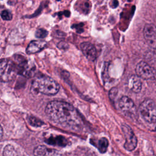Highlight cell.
<instances>
[{"label":"cell","instance_id":"9","mask_svg":"<svg viewBox=\"0 0 156 156\" xmlns=\"http://www.w3.org/2000/svg\"><path fill=\"white\" fill-rule=\"evenodd\" d=\"M80 49L83 55L90 60H93L96 58L97 55L96 49L94 46L90 42L85 41L80 44Z\"/></svg>","mask_w":156,"mask_h":156},{"label":"cell","instance_id":"3","mask_svg":"<svg viewBox=\"0 0 156 156\" xmlns=\"http://www.w3.org/2000/svg\"><path fill=\"white\" fill-rule=\"evenodd\" d=\"M138 113L144 121L149 124H155L156 110L155 102L151 99H145L140 105Z\"/></svg>","mask_w":156,"mask_h":156},{"label":"cell","instance_id":"14","mask_svg":"<svg viewBox=\"0 0 156 156\" xmlns=\"http://www.w3.org/2000/svg\"><path fill=\"white\" fill-rule=\"evenodd\" d=\"M48 35V31L43 29H38L35 32V37L38 38H44Z\"/></svg>","mask_w":156,"mask_h":156},{"label":"cell","instance_id":"16","mask_svg":"<svg viewBox=\"0 0 156 156\" xmlns=\"http://www.w3.org/2000/svg\"><path fill=\"white\" fill-rule=\"evenodd\" d=\"M118 94V89L115 87L112 88L109 91V97L111 99L113 100Z\"/></svg>","mask_w":156,"mask_h":156},{"label":"cell","instance_id":"10","mask_svg":"<svg viewBox=\"0 0 156 156\" xmlns=\"http://www.w3.org/2000/svg\"><path fill=\"white\" fill-rule=\"evenodd\" d=\"M46 44V42L43 40H33L28 44L26 48V52L29 54H35L43 49Z\"/></svg>","mask_w":156,"mask_h":156},{"label":"cell","instance_id":"5","mask_svg":"<svg viewBox=\"0 0 156 156\" xmlns=\"http://www.w3.org/2000/svg\"><path fill=\"white\" fill-rule=\"evenodd\" d=\"M118 106L124 116L131 119L135 118L136 109L134 102L130 98L126 96H122L118 101Z\"/></svg>","mask_w":156,"mask_h":156},{"label":"cell","instance_id":"11","mask_svg":"<svg viewBox=\"0 0 156 156\" xmlns=\"http://www.w3.org/2000/svg\"><path fill=\"white\" fill-rule=\"evenodd\" d=\"M128 86L132 91L135 93H139L142 87L141 79L136 75L131 76L128 80Z\"/></svg>","mask_w":156,"mask_h":156},{"label":"cell","instance_id":"12","mask_svg":"<svg viewBox=\"0 0 156 156\" xmlns=\"http://www.w3.org/2000/svg\"><path fill=\"white\" fill-rule=\"evenodd\" d=\"M98 149L101 152H105L108 147V140L105 138H102L98 141Z\"/></svg>","mask_w":156,"mask_h":156},{"label":"cell","instance_id":"1","mask_svg":"<svg viewBox=\"0 0 156 156\" xmlns=\"http://www.w3.org/2000/svg\"><path fill=\"white\" fill-rule=\"evenodd\" d=\"M45 112L54 122L74 129L81 124L80 118L76 108L71 104L60 101H52L48 104Z\"/></svg>","mask_w":156,"mask_h":156},{"label":"cell","instance_id":"7","mask_svg":"<svg viewBox=\"0 0 156 156\" xmlns=\"http://www.w3.org/2000/svg\"><path fill=\"white\" fill-rule=\"evenodd\" d=\"M136 75L140 79H152L154 78L155 71L153 68L146 62H139L135 68Z\"/></svg>","mask_w":156,"mask_h":156},{"label":"cell","instance_id":"17","mask_svg":"<svg viewBox=\"0 0 156 156\" xmlns=\"http://www.w3.org/2000/svg\"><path fill=\"white\" fill-rule=\"evenodd\" d=\"M2 135H3V130H2V127H1V125H0V139L2 138Z\"/></svg>","mask_w":156,"mask_h":156},{"label":"cell","instance_id":"15","mask_svg":"<svg viewBox=\"0 0 156 156\" xmlns=\"http://www.w3.org/2000/svg\"><path fill=\"white\" fill-rule=\"evenodd\" d=\"M1 17L4 20L9 21V20H11L12 18V14L10 11H9L7 10H4L1 12Z\"/></svg>","mask_w":156,"mask_h":156},{"label":"cell","instance_id":"4","mask_svg":"<svg viewBox=\"0 0 156 156\" xmlns=\"http://www.w3.org/2000/svg\"><path fill=\"white\" fill-rule=\"evenodd\" d=\"M17 73L13 61L8 58L0 59V82L11 81Z\"/></svg>","mask_w":156,"mask_h":156},{"label":"cell","instance_id":"6","mask_svg":"<svg viewBox=\"0 0 156 156\" xmlns=\"http://www.w3.org/2000/svg\"><path fill=\"white\" fill-rule=\"evenodd\" d=\"M121 128L125 138L124 147L127 151H131L133 150L136 146L137 138L132 129L127 124H123L121 126Z\"/></svg>","mask_w":156,"mask_h":156},{"label":"cell","instance_id":"13","mask_svg":"<svg viewBox=\"0 0 156 156\" xmlns=\"http://www.w3.org/2000/svg\"><path fill=\"white\" fill-rule=\"evenodd\" d=\"M29 122L33 126H40L43 124L41 121L34 116H30L29 118Z\"/></svg>","mask_w":156,"mask_h":156},{"label":"cell","instance_id":"2","mask_svg":"<svg viewBox=\"0 0 156 156\" xmlns=\"http://www.w3.org/2000/svg\"><path fill=\"white\" fill-rule=\"evenodd\" d=\"M59 88L58 84L54 79L48 76H41L33 80L30 90L34 94L41 93L52 96L57 94Z\"/></svg>","mask_w":156,"mask_h":156},{"label":"cell","instance_id":"8","mask_svg":"<svg viewBox=\"0 0 156 156\" xmlns=\"http://www.w3.org/2000/svg\"><path fill=\"white\" fill-rule=\"evenodd\" d=\"M144 37L147 43L153 48L155 47L156 40V29L153 24H147L145 25L143 30Z\"/></svg>","mask_w":156,"mask_h":156}]
</instances>
